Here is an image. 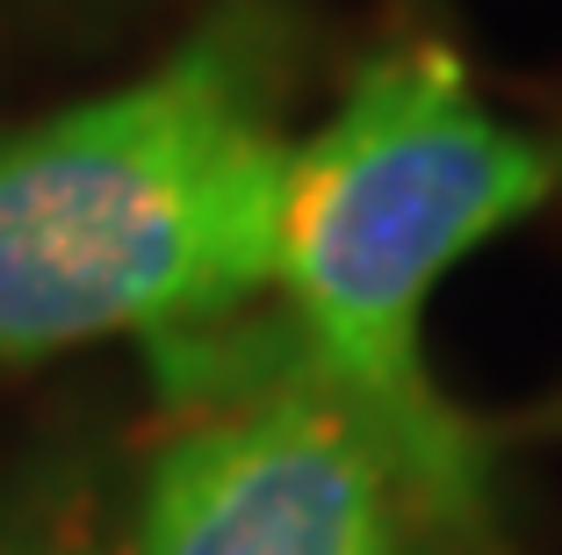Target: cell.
<instances>
[{
  "label": "cell",
  "instance_id": "6da1fadb",
  "mask_svg": "<svg viewBox=\"0 0 562 555\" xmlns=\"http://www.w3.org/2000/svg\"><path fill=\"white\" fill-rule=\"evenodd\" d=\"M562 188V145L505 123L447 44H382L296 137L281 188V318L224 340L311 376L390 447L440 555H513L491 447L426 376V303L454 267Z\"/></svg>",
  "mask_w": 562,
  "mask_h": 555
},
{
  "label": "cell",
  "instance_id": "7a4b0ae2",
  "mask_svg": "<svg viewBox=\"0 0 562 555\" xmlns=\"http://www.w3.org/2000/svg\"><path fill=\"white\" fill-rule=\"evenodd\" d=\"M289 80V0H216L151 73L0 131V368L274 296Z\"/></svg>",
  "mask_w": 562,
  "mask_h": 555
},
{
  "label": "cell",
  "instance_id": "3957f363",
  "mask_svg": "<svg viewBox=\"0 0 562 555\" xmlns=\"http://www.w3.org/2000/svg\"><path fill=\"white\" fill-rule=\"evenodd\" d=\"M181 404L151 462L137 555H418L432 548L390 447L311 376L252 360L216 325L151 346Z\"/></svg>",
  "mask_w": 562,
  "mask_h": 555
},
{
  "label": "cell",
  "instance_id": "277c9868",
  "mask_svg": "<svg viewBox=\"0 0 562 555\" xmlns=\"http://www.w3.org/2000/svg\"><path fill=\"white\" fill-rule=\"evenodd\" d=\"M0 555H109L101 534L87 526V512L72 506H36L15 526H0Z\"/></svg>",
  "mask_w": 562,
  "mask_h": 555
}]
</instances>
